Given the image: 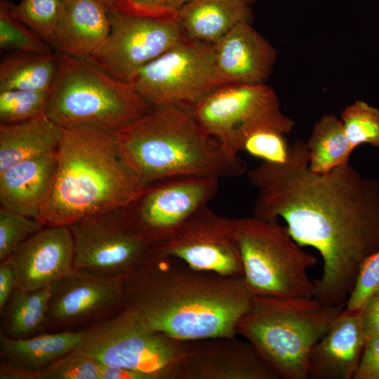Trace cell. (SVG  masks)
<instances>
[{
	"mask_svg": "<svg viewBox=\"0 0 379 379\" xmlns=\"http://www.w3.org/2000/svg\"><path fill=\"white\" fill-rule=\"evenodd\" d=\"M243 2L246 3V4L248 5H251V4H253L255 0H241Z\"/></svg>",
	"mask_w": 379,
	"mask_h": 379,
	"instance_id": "cell-43",
	"label": "cell"
},
{
	"mask_svg": "<svg viewBox=\"0 0 379 379\" xmlns=\"http://www.w3.org/2000/svg\"><path fill=\"white\" fill-rule=\"evenodd\" d=\"M81 337V330L40 333L24 338H11L1 333V360L25 372L29 379L64 355L72 352Z\"/></svg>",
	"mask_w": 379,
	"mask_h": 379,
	"instance_id": "cell-23",
	"label": "cell"
},
{
	"mask_svg": "<svg viewBox=\"0 0 379 379\" xmlns=\"http://www.w3.org/2000/svg\"><path fill=\"white\" fill-rule=\"evenodd\" d=\"M219 180L213 177L186 176L148 184L124 208L127 220L153 247L161 245L215 197Z\"/></svg>",
	"mask_w": 379,
	"mask_h": 379,
	"instance_id": "cell-13",
	"label": "cell"
},
{
	"mask_svg": "<svg viewBox=\"0 0 379 379\" xmlns=\"http://www.w3.org/2000/svg\"><path fill=\"white\" fill-rule=\"evenodd\" d=\"M175 379H278L253 345L237 336L192 341Z\"/></svg>",
	"mask_w": 379,
	"mask_h": 379,
	"instance_id": "cell-16",
	"label": "cell"
},
{
	"mask_svg": "<svg viewBox=\"0 0 379 379\" xmlns=\"http://www.w3.org/2000/svg\"><path fill=\"white\" fill-rule=\"evenodd\" d=\"M56 166L57 152L21 161L0 172L1 207L39 220Z\"/></svg>",
	"mask_w": 379,
	"mask_h": 379,
	"instance_id": "cell-20",
	"label": "cell"
},
{
	"mask_svg": "<svg viewBox=\"0 0 379 379\" xmlns=\"http://www.w3.org/2000/svg\"><path fill=\"white\" fill-rule=\"evenodd\" d=\"M109 32L89 58L110 76L132 83L140 69L185 37L177 11L118 0L108 7Z\"/></svg>",
	"mask_w": 379,
	"mask_h": 379,
	"instance_id": "cell-9",
	"label": "cell"
},
{
	"mask_svg": "<svg viewBox=\"0 0 379 379\" xmlns=\"http://www.w3.org/2000/svg\"><path fill=\"white\" fill-rule=\"evenodd\" d=\"M305 143L309 167L319 173L349 162L353 152L340 119L333 114H325L315 122Z\"/></svg>",
	"mask_w": 379,
	"mask_h": 379,
	"instance_id": "cell-27",
	"label": "cell"
},
{
	"mask_svg": "<svg viewBox=\"0 0 379 379\" xmlns=\"http://www.w3.org/2000/svg\"><path fill=\"white\" fill-rule=\"evenodd\" d=\"M366 343L361 308L345 307L312 347L308 379H353Z\"/></svg>",
	"mask_w": 379,
	"mask_h": 379,
	"instance_id": "cell-19",
	"label": "cell"
},
{
	"mask_svg": "<svg viewBox=\"0 0 379 379\" xmlns=\"http://www.w3.org/2000/svg\"><path fill=\"white\" fill-rule=\"evenodd\" d=\"M51 286L25 291L16 288L3 309L1 333L11 338H24L40 334L45 323Z\"/></svg>",
	"mask_w": 379,
	"mask_h": 379,
	"instance_id": "cell-26",
	"label": "cell"
},
{
	"mask_svg": "<svg viewBox=\"0 0 379 379\" xmlns=\"http://www.w3.org/2000/svg\"><path fill=\"white\" fill-rule=\"evenodd\" d=\"M201 126L229 153L242 152L247 137L261 129L284 135L295 122L283 113L274 91L265 84H227L201 98L191 109Z\"/></svg>",
	"mask_w": 379,
	"mask_h": 379,
	"instance_id": "cell-10",
	"label": "cell"
},
{
	"mask_svg": "<svg viewBox=\"0 0 379 379\" xmlns=\"http://www.w3.org/2000/svg\"><path fill=\"white\" fill-rule=\"evenodd\" d=\"M361 310L363 329L366 341L379 337V288L370 295Z\"/></svg>",
	"mask_w": 379,
	"mask_h": 379,
	"instance_id": "cell-37",
	"label": "cell"
},
{
	"mask_svg": "<svg viewBox=\"0 0 379 379\" xmlns=\"http://www.w3.org/2000/svg\"><path fill=\"white\" fill-rule=\"evenodd\" d=\"M12 2L0 1V48L3 51L48 53L55 51L14 13Z\"/></svg>",
	"mask_w": 379,
	"mask_h": 379,
	"instance_id": "cell-28",
	"label": "cell"
},
{
	"mask_svg": "<svg viewBox=\"0 0 379 379\" xmlns=\"http://www.w3.org/2000/svg\"><path fill=\"white\" fill-rule=\"evenodd\" d=\"M59 53L11 51L0 63V91H51L58 69Z\"/></svg>",
	"mask_w": 379,
	"mask_h": 379,
	"instance_id": "cell-25",
	"label": "cell"
},
{
	"mask_svg": "<svg viewBox=\"0 0 379 379\" xmlns=\"http://www.w3.org/2000/svg\"><path fill=\"white\" fill-rule=\"evenodd\" d=\"M244 280L255 295L312 298L307 270L317 260L302 249L279 220L254 216L236 219Z\"/></svg>",
	"mask_w": 379,
	"mask_h": 379,
	"instance_id": "cell-7",
	"label": "cell"
},
{
	"mask_svg": "<svg viewBox=\"0 0 379 379\" xmlns=\"http://www.w3.org/2000/svg\"><path fill=\"white\" fill-rule=\"evenodd\" d=\"M74 245V267L108 277L126 278L146 262L151 244L128 223L124 208L69 225Z\"/></svg>",
	"mask_w": 379,
	"mask_h": 379,
	"instance_id": "cell-12",
	"label": "cell"
},
{
	"mask_svg": "<svg viewBox=\"0 0 379 379\" xmlns=\"http://www.w3.org/2000/svg\"><path fill=\"white\" fill-rule=\"evenodd\" d=\"M126 306L125 278L74 267L51 285L45 330H79L109 319Z\"/></svg>",
	"mask_w": 379,
	"mask_h": 379,
	"instance_id": "cell-14",
	"label": "cell"
},
{
	"mask_svg": "<svg viewBox=\"0 0 379 379\" xmlns=\"http://www.w3.org/2000/svg\"><path fill=\"white\" fill-rule=\"evenodd\" d=\"M289 146L284 134L272 129H261L247 137L242 151L265 162L281 164L288 158Z\"/></svg>",
	"mask_w": 379,
	"mask_h": 379,
	"instance_id": "cell-34",
	"label": "cell"
},
{
	"mask_svg": "<svg viewBox=\"0 0 379 379\" xmlns=\"http://www.w3.org/2000/svg\"><path fill=\"white\" fill-rule=\"evenodd\" d=\"M45 225L39 220L0 208V261Z\"/></svg>",
	"mask_w": 379,
	"mask_h": 379,
	"instance_id": "cell-32",
	"label": "cell"
},
{
	"mask_svg": "<svg viewBox=\"0 0 379 379\" xmlns=\"http://www.w3.org/2000/svg\"><path fill=\"white\" fill-rule=\"evenodd\" d=\"M379 288V248L361 267L346 308L361 309L370 295Z\"/></svg>",
	"mask_w": 379,
	"mask_h": 379,
	"instance_id": "cell-35",
	"label": "cell"
},
{
	"mask_svg": "<svg viewBox=\"0 0 379 379\" xmlns=\"http://www.w3.org/2000/svg\"><path fill=\"white\" fill-rule=\"evenodd\" d=\"M190 0H166V6L177 11Z\"/></svg>",
	"mask_w": 379,
	"mask_h": 379,
	"instance_id": "cell-41",
	"label": "cell"
},
{
	"mask_svg": "<svg viewBox=\"0 0 379 379\" xmlns=\"http://www.w3.org/2000/svg\"><path fill=\"white\" fill-rule=\"evenodd\" d=\"M58 53L46 114L62 128L88 125L116 131L152 110L132 83L110 76L89 58Z\"/></svg>",
	"mask_w": 379,
	"mask_h": 379,
	"instance_id": "cell-6",
	"label": "cell"
},
{
	"mask_svg": "<svg viewBox=\"0 0 379 379\" xmlns=\"http://www.w3.org/2000/svg\"><path fill=\"white\" fill-rule=\"evenodd\" d=\"M128 3L139 7L157 8L166 6V0H126Z\"/></svg>",
	"mask_w": 379,
	"mask_h": 379,
	"instance_id": "cell-40",
	"label": "cell"
},
{
	"mask_svg": "<svg viewBox=\"0 0 379 379\" xmlns=\"http://www.w3.org/2000/svg\"><path fill=\"white\" fill-rule=\"evenodd\" d=\"M132 84L152 109H192L225 84L216 67L214 44L185 36L142 68Z\"/></svg>",
	"mask_w": 379,
	"mask_h": 379,
	"instance_id": "cell-11",
	"label": "cell"
},
{
	"mask_svg": "<svg viewBox=\"0 0 379 379\" xmlns=\"http://www.w3.org/2000/svg\"><path fill=\"white\" fill-rule=\"evenodd\" d=\"M100 364V379H147L138 372L117 366Z\"/></svg>",
	"mask_w": 379,
	"mask_h": 379,
	"instance_id": "cell-39",
	"label": "cell"
},
{
	"mask_svg": "<svg viewBox=\"0 0 379 379\" xmlns=\"http://www.w3.org/2000/svg\"><path fill=\"white\" fill-rule=\"evenodd\" d=\"M152 247L125 278L126 306L154 329L180 341L237 335L255 295L244 277L194 270Z\"/></svg>",
	"mask_w": 379,
	"mask_h": 379,
	"instance_id": "cell-2",
	"label": "cell"
},
{
	"mask_svg": "<svg viewBox=\"0 0 379 379\" xmlns=\"http://www.w3.org/2000/svg\"><path fill=\"white\" fill-rule=\"evenodd\" d=\"M236 219L203 206L168 241L154 248L190 267L225 277H243Z\"/></svg>",
	"mask_w": 379,
	"mask_h": 379,
	"instance_id": "cell-15",
	"label": "cell"
},
{
	"mask_svg": "<svg viewBox=\"0 0 379 379\" xmlns=\"http://www.w3.org/2000/svg\"><path fill=\"white\" fill-rule=\"evenodd\" d=\"M63 130L46 114L15 124H0V172L21 161L58 151Z\"/></svg>",
	"mask_w": 379,
	"mask_h": 379,
	"instance_id": "cell-24",
	"label": "cell"
},
{
	"mask_svg": "<svg viewBox=\"0 0 379 379\" xmlns=\"http://www.w3.org/2000/svg\"><path fill=\"white\" fill-rule=\"evenodd\" d=\"M104 3L107 7L113 5L118 0H100Z\"/></svg>",
	"mask_w": 379,
	"mask_h": 379,
	"instance_id": "cell-42",
	"label": "cell"
},
{
	"mask_svg": "<svg viewBox=\"0 0 379 379\" xmlns=\"http://www.w3.org/2000/svg\"><path fill=\"white\" fill-rule=\"evenodd\" d=\"M16 288L15 271L8 258L0 263V311Z\"/></svg>",
	"mask_w": 379,
	"mask_h": 379,
	"instance_id": "cell-38",
	"label": "cell"
},
{
	"mask_svg": "<svg viewBox=\"0 0 379 379\" xmlns=\"http://www.w3.org/2000/svg\"><path fill=\"white\" fill-rule=\"evenodd\" d=\"M38 379H100V364L88 356L71 352L43 368Z\"/></svg>",
	"mask_w": 379,
	"mask_h": 379,
	"instance_id": "cell-33",
	"label": "cell"
},
{
	"mask_svg": "<svg viewBox=\"0 0 379 379\" xmlns=\"http://www.w3.org/2000/svg\"><path fill=\"white\" fill-rule=\"evenodd\" d=\"M345 307L314 297L255 295L238 323L237 335L253 345L278 378L308 379L312 347Z\"/></svg>",
	"mask_w": 379,
	"mask_h": 379,
	"instance_id": "cell-5",
	"label": "cell"
},
{
	"mask_svg": "<svg viewBox=\"0 0 379 379\" xmlns=\"http://www.w3.org/2000/svg\"><path fill=\"white\" fill-rule=\"evenodd\" d=\"M115 133L124 161L147 185L175 177L234 178L246 170V162L226 151L191 109H152Z\"/></svg>",
	"mask_w": 379,
	"mask_h": 379,
	"instance_id": "cell-4",
	"label": "cell"
},
{
	"mask_svg": "<svg viewBox=\"0 0 379 379\" xmlns=\"http://www.w3.org/2000/svg\"><path fill=\"white\" fill-rule=\"evenodd\" d=\"M50 192L39 214L45 226H69L128 206L145 190L121 157L115 131L81 125L62 128Z\"/></svg>",
	"mask_w": 379,
	"mask_h": 379,
	"instance_id": "cell-3",
	"label": "cell"
},
{
	"mask_svg": "<svg viewBox=\"0 0 379 379\" xmlns=\"http://www.w3.org/2000/svg\"><path fill=\"white\" fill-rule=\"evenodd\" d=\"M66 4L67 0H22L17 4L12 3L11 7L22 22L49 44Z\"/></svg>",
	"mask_w": 379,
	"mask_h": 379,
	"instance_id": "cell-30",
	"label": "cell"
},
{
	"mask_svg": "<svg viewBox=\"0 0 379 379\" xmlns=\"http://www.w3.org/2000/svg\"><path fill=\"white\" fill-rule=\"evenodd\" d=\"M258 190L253 216L285 222L302 247L323 260L314 297L346 305L365 262L379 248V182L350 163L319 173L308 164L305 140L289 146L281 164L262 161L248 173Z\"/></svg>",
	"mask_w": 379,
	"mask_h": 379,
	"instance_id": "cell-1",
	"label": "cell"
},
{
	"mask_svg": "<svg viewBox=\"0 0 379 379\" xmlns=\"http://www.w3.org/2000/svg\"><path fill=\"white\" fill-rule=\"evenodd\" d=\"M185 36L215 44L235 25L249 22V5L241 0H190L177 10Z\"/></svg>",
	"mask_w": 379,
	"mask_h": 379,
	"instance_id": "cell-22",
	"label": "cell"
},
{
	"mask_svg": "<svg viewBox=\"0 0 379 379\" xmlns=\"http://www.w3.org/2000/svg\"><path fill=\"white\" fill-rule=\"evenodd\" d=\"M110 29L108 7L100 0H67L49 44L58 53L90 58Z\"/></svg>",
	"mask_w": 379,
	"mask_h": 379,
	"instance_id": "cell-21",
	"label": "cell"
},
{
	"mask_svg": "<svg viewBox=\"0 0 379 379\" xmlns=\"http://www.w3.org/2000/svg\"><path fill=\"white\" fill-rule=\"evenodd\" d=\"M345 132L353 151L361 145L379 148V108L357 100L340 114Z\"/></svg>",
	"mask_w": 379,
	"mask_h": 379,
	"instance_id": "cell-29",
	"label": "cell"
},
{
	"mask_svg": "<svg viewBox=\"0 0 379 379\" xmlns=\"http://www.w3.org/2000/svg\"><path fill=\"white\" fill-rule=\"evenodd\" d=\"M218 73L227 84H265L272 73L277 53L249 22L235 25L214 44Z\"/></svg>",
	"mask_w": 379,
	"mask_h": 379,
	"instance_id": "cell-18",
	"label": "cell"
},
{
	"mask_svg": "<svg viewBox=\"0 0 379 379\" xmlns=\"http://www.w3.org/2000/svg\"><path fill=\"white\" fill-rule=\"evenodd\" d=\"M81 330V339L72 352L103 365L140 373L147 379H175L192 342L178 340L154 329L128 306Z\"/></svg>",
	"mask_w": 379,
	"mask_h": 379,
	"instance_id": "cell-8",
	"label": "cell"
},
{
	"mask_svg": "<svg viewBox=\"0 0 379 379\" xmlns=\"http://www.w3.org/2000/svg\"><path fill=\"white\" fill-rule=\"evenodd\" d=\"M74 245L69 226H45L13 253L17 288L34 291L51 286L74 269Z\"/></svg>",
	"mask_w": 379,
	"mask_h": 379,
	"instance_id": "cell-17",
	"label": "cell"
},
{
	"mask_svg": "<svg viewBox=\"0 0 379 379\" xmlns=\"http://www.w3.org/2000/svg\"><path fill=\"white\" fill-rule=\"evenodd\" d=\"M50 91L8 90L0 91V124H15L46 112Z\"/></svg>",
	"mask_w": 379,
	"mask_h": 379,
	"instance_id": "cell-31",
	"label": "cell"
},
{
	"mask_svg": "<svg viewBox=\"0 0 379 379\" xmlns=\"http://www.w3.org/2000/svg\"><path fill=\"white\" fill-rule=\"evenodd\" d=\"M353 379H379V337L366 341Z\"/></svg>",
	"mask_w": 379,
	"mask_h": 379,
	"instance_id": "cell-36",
	"label": "cell"
}]
</instances>
